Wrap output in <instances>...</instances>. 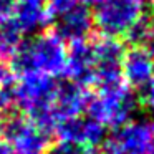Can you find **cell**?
<instances>
[{"label":"cell","mask_w":154,"mask_h":154,"mask_svg":"<svg viewBox=\"0 0 154 154\" xmlns=\"http://www.w3.org/2000/svg\"><path fill=\"white\" fill-rule=\"evenodd\" d=\"M65 42H61L55 33H40L18 45V48L10 55L8 70L14 76L42 73L55 78L65 73Z\"/></svg>","instance_id":"cell-1"},{"label":"cell","mask_w":154,"mask_h":154,"mask_svg":"<svg viewBox=\"0 0 154 154\" xmlns=\"http://www.w3.org/2000/svg\"><path fill=\"white\" fill-rule=\"evenodd\" d=\"M57 90L58 83L55 78L42 73L25 75L20 76V81L15 83V104L27 114L28 119L50 133L55 129L51 106Z\"/></svg>","instance_id":"cell-2"},{"label":"cell","mask_w":154,"mask_h":154,"mask_svg":"<svg viewBox=\"0 0 154 154\" xmlns=\"http://www.w3.org/2000/svg\"><path fill=\"white\" fill-rule=\"evenodd\" d=\"M136 96L126 83L98 90L96 96L88 100L86 111L91 119L104 128H116L129 123L136 111Z\"/></svg>","instance_id":"cell-3"},{"label":"cell","mask_w":154,"mask_h":154,"mask_svg":"<svg viewBox=\"0 0 154 154\" xmlns=\"http://www.w3.org/2000/svg\"><path fill=\"white\" fill-rule=\"evenodd\" d=\"M143 17V4L137 0H101L94 8L93 27L103 37L118 40Z\"/></svg>","instance_id":"cell-4"},{"label":"cell","mask_w":154,"mask_h":154,"mask_svg":"<svg viewBox=\"0 0 154 154\" xmlns=\"http://www.w3.org/2000/svg\"><path fill=\"white\" fill-rule=\"evenodd\" d=\"M2 133L5 144L15 154H45L50 147V133L27 116H12L4 121Z\"/></svg>","instance_id":"cell-5"},{"label":"cell","mask_w":154,"mask_h":154,"mask_svg":"<svg viewBox=\"0 0 154 154\" xmlns=\"http://www.w3.org/2000/svg\"><path fill=\"white\" fill-rule=\"evenodd\" d=\"M106 143V154H151L154 143L152 121H129L116 128Z\"/></svg>","instance_id":"cell-6"},{"label":"cell","mask_w":154,"mask_h":154,"mask_svg":"<svg viewBox=\"0 0 154 154\" xmlns=\"http://www.w3.org/2000/svg\"><path fill=\"white\" fill-rule=\"evenodd\" d=\"M94 53V86L98 90L124 83L121 75V63L124 47L114 38H100L93 43Z\"/></svg>","instance_id":"cell-7"},{"label":"cell","mask_w":154,"mask_h":154,"mask_svg":"<svg viewBox=\"0 0 154 154\" xmlns=\"http://www.w3.org/2000/svg\"><path fill=\"white\" fill-rule=\"evenodd\" d=\"M60 141L76 144L80 147H96L106 139V128L90 116H75L55 126Z\"/></svg>","instance_id":"cell-8"},{"label":"cell","mask_w":154,"mask_h":154,"mask_svg":"<svg viewBox=\"0 0 154 154\" xmlns=\"http://www.w3.org/2000/svg\"><path fill=\"white\" fill-rule=\"evenodd\" d=\"M88 100H90V94L83 86L73 81L58 83V90L55 94L53 106H51V119L55 126L65 119L80 116L86 109Z\"/></svg>","instance_id":"cell-9"},{"label":"cell","mask_w":154,"mask_h":154,"mask_svg":"<svg viewBox=\"0 0 154 154\" xmlns=\"http://www.w3.org/2000/svg\"><path fill=\"white\" fill-rule=\"evenodd\" d=\"M121 75L128 86L143 90L154 78V57L144 47H133L124 51Z\"/></svg>","instance_id":"cell-10"},{"label":"cell","mask_w":154,"mask_h":154,"mask_svg":"<svg viewBox=\"0 0 154 154\" xmlns=\"http://www.w3.org/2000/svg\"><path fill=\"white\" fill-rule=\"evenodd\" d=\"M65 75L73 83L80 86H88L94 83V53L93 43L76 42L66 50Z\"/></svg>","instance_id":"cell-11"},{"label":"cell","mask_w":154,"mask_h":154,"mask_svg":"<svg viewBox=\"0 0 154 154\" xmlns=\"http://www.w3.org/2000/svg\"><path fill=\"white\" fill-rule=\"evenodd\" d=\"M93 30V15L86 5L76 4L73 8L55 18V35L61 42H85Z\"/></svg>","instance_id":"cell-12"},{"label":"cell","mask_w":154,"mask_h":154,"mask_svg":"<svg viewBox=\"0 0 154 154\" xmlns=\"http://www.w3.org/2000/svg\"><path fill=\"white\" fill-rule=\"evenodd\" d=\"M12 18L23 33H37L51 20L45 0H15Z\"/></svg>","instance_id":"cell-13"},{"label":"cell","mask_w":154,"mask_h":154,"mask_svg":"<svg viewBox=\"0 0 154 154\" xmlns=\"http://www.w3.org/2000/svg\"><path fill=\"white\" fill-rule=\"evenodd\" d=\"M22 35H23V32L14 22V18L0 23V57L10 58V55L23 42L22 40Z\"/></svg>","instance_id":"cell-14"},{"label":"cell","mask_w":154,"mask_h":154,"mask_svg":"<svg viewBox=\"0 0 154 154\" xmlns=\"http://www.w3.org/2000/svg\"><path fill=\"white\" fill-rule=\"evenodd\" d=\"M45 2H47V10L50 14V18L60 17L78 4L76 0H45Z\"/></svg>","instance_id":"cell-15"},{"label":"cell","mask_w":154,"mask_h":154,"mask_svg":"<svg viewBox=\"0 0 154 154\" xmlns=\"http://www.w3.org/2000/svg\"><path fill=\"white\" fill-rule=\"evenodd\" d=\"M48 154H86L83 147L76 144L66 143V141H58L57 144L48 147Z\"/></svg>","instance_id":"cell-16"},{"label":"cell","mask_w":154,"mask_h":154,"mask_svg":"<svg viewBox=\"0 0 154 154\" xmlns=\"http://www.w3.org/2000/svg\"><path fill=\"white\" fill-rule=\"evenodd\" d=\"M143 47L154 57V15H152L151 18H147V23H146V37H144Z\"/></svg>","instance_id":"cell-17"},{"label":"cell","mask_w":154,"mask_h":154,"mask_svg":"<svg viewBox=\"0 0 154 154\" xmlns=\"http://www.w3.org/2000/svg\"><path fill=\"white\" fill-rule=\"evenodd\" d=\"M141 91H143V103H144V106L154 114V78Z\"/></svg>","instance_id":"cell-18"},{"label":"cell","mask_w":154,"mask_h":154,"mask_svg":"<svg viewBox=\"0 0 154 154\" xmlns=\"http://www.w3.org/2000/svg\"><path fill=\"white\" fill-rule=\"evenodd\" d=\"M14 2L15 0H0V23L10 20L14 14Z\"/></svg>","instance_id":"cell-19"},{"label":"cell","mask_w":154,"mask_h":154,"mask_svg":"<svg viewBox=\"0 0 154 154\" xmlns=\"http://www.w3.org/2000/svg\"><path fill=\"white\" fill-rule=\"evenodd\" d=\"M0 154H15L5 143H0Z\"/></svg>","instance_id":"cell-20"},{"label":"cell","mask_w":154,"mask_h":154,"mask_svg":"<svg viewBox=\"0 0 154 154\" xmlns=\"http://www.w3.org/2000/svg\"><path fill=\"white\" fill-rule=\"evenodd\" d=\"M76 2L81 5H98L101 0H76Z\"/></svg>","instance_id":"cell-21"},{"label":"cell","mask_w":154,"mask_h":154,"mask_svg":"<svg viewBox=\"0 0 154 154\" xmlns=\"http://www.w3.org/2000/svg\"><path fill=\"white\" fill-rule=\"evenodd\" d=\"M2 129H4V119H2V114H0V133H2Z\"/></svg>","instance_id":"cell-22"},{"label":"cell","mask_w":154,"mask_h":154,"mask_svg":"<svg viewBox=\"0 0 154 154\" xmlns=\"http://www.w3.org/2000/svg\"><path fill=\"white\" fill-rule=\"evenodd\" d=\"M88 154H106V152H100V151H91V152H88Z\"/></svg>","instance_id":"cell-23"},{"label":"cell","mask_w":154,"mask_h":154,"mask_svg":"<svg viewBox=\"0 0 154 154\" xmlns=\"http://www.w3.org/2000/svg\"><path fill=\"white\" fill-rule=\"evenodd\" d=\"M137 2H141V4H144V2H151V0H137Z\"/></svg>","instance_id":"cell-24"},{"label":"cell","mask_w":154,"mask_h":154,"mask_svg":"<svg viewBox=\"0 0 154 154\" xmlns=\"http://www.w3.org/2000/svg\"><path fill=\"white\" fill-rule=\"evenodd\" d=\"M151 154H154V143H152V149H151Z\"/></svg>","instance_id":"cell-25"}]
</instances>
